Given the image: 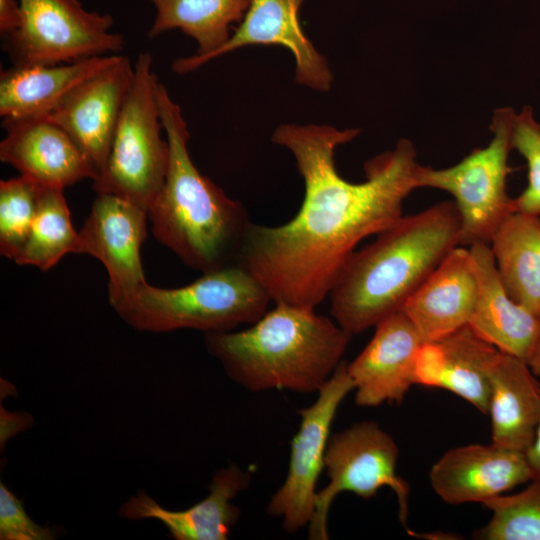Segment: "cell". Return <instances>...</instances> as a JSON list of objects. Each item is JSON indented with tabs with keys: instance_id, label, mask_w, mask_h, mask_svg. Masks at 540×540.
I'll return each instance as SVG.
<instances>
[{
	"instance_id": "cell-1",
	"label": "cell",
	"mask_w": 540,
	"mask_h": 540,
	"mask_svg": "<svg viewBox=\"0 0 540 540\" xmlns=\"http://www.w3.org/2000/svg\"><path fill=\"white\" fill-rule=\"evenodd\" d=\"M359 133L330 125L282 124L272 135L274 143L293 154L304 181V199L295 217L283 225L251 222L236 263L275 303L315 309L329 296L357 245L400 219L404 200L418 188L420 164L407 139L369 159L363 182L341 177L335 152Z\"/></svg>"
},
{
	"instance_id": "cell-2",
	"label": "cell",
	"mask_w": 540,
	"mask_h": 540,
	"mask_svg": "<svg viewBox=\"0 0 540 540\" xmlns=\"http://www.w3.org/2000/svg\"><path fill=\"white\" fill-rule=\"evenodd\" d=\"M460 232L454 201L402 216L346 261L329 294L333 320L353 335L400 311L460 245Z\"/></svg>"
},
{
	"instance_id": "cell-3",
	"label": "cell",
	"mask_w": 540,
	"mask_h": 540,
	"mask_svg": "<svg viewBox=\"0 0 540 540\" xmlns=\"http://www.w3.org/2000/svg\"><path fill=\"white\" fill-rule=\"evenodd\" d=\"M157 101L170 157L165 182L148 210L152 233L194 270L207 273L234 264L251 224L245 207L196 168L181 107L160 82Z\"/></svg>"
},
{
	"instance_id": "cell-4",
	"label": "cell",
	"mask_w": 540,
	"mask_h": 540,
	"mask_svg": "<svg viewBox=\"0 0 540 540\" xmlns=\"http://www.w3.org/2000/svg\"><path fill=\"white\" fill-rule=\"evenodd\" d=\"M275 304L244 330L206 333V347L249 391L318 392L341 364L352 335L315 309Z\"/></svg>"
},
{
	"instance_id": "cell-5",
	"label": "cell",
	"mask_w": 540,
	"mask_h": 540,
	"mask_svg": "<svg viewBox=\"0 0 540 540\" xmlns=\"http://www.w3.org/2000/svg\"><path fill=\"white\" fill-rule=\"evenodd\" d=\"M272 301L262 284L237 263L203 273L179 288L146 283L115 311L133 328L150 332L196 329L232 331L251 325Z\"/></svg>"
},
{
	"instance_id": "cell-6",
	"label": "cell",
	"mask_w": 540,
	"mask_h": 540,
	"mask_svg": "<svg viewBox=\"0 0 540 540\" xmlns=\"http://www.w3.org/2000/svg\"><path fill=\"white\" fill-rule=\"evenodd\" d=\"M150 52H139L104 170L93 180L97 194H113L149 210L166 178L170 147L162 137Z\"/></svg>"
},
{
	"instance_id": "cell-7",
	"label": "cell",
	"mask_w": 540,
	"mask_h": 540,
	"mask_svg": "<svg viewBox=\"0 0 540 540\" xmlns=\"http://www.w3.org/2000/svg\"><path fill=\"white\" fill-rule=\"evenodd\" d=\"M516 112L512 108L494 111L491 142L474 149L457 164L434 169L419 165L417 186L448 192L453 196L461 219L460 245L490 244L502 222L514 210L506 180L511 133Z\"/></svg>"
},
{
	"instance_id": "cell-8",
	"label": "cell",
	"mask_w": 540,
	"mask_h": 540,
	"mask_svg": "<svg viewBox=\"0 0 540 540\" xmlns=\"http://www.w3.org/2000/svg\"><path fill=\"white\" fill-rule=\"evenodd\" d=\"M398 458L393 437L373 421L354 424L330 436L324 458L329 482L316 493L309 539H328V513L338 494L352 492L369 499L385 486L395 493L399 520L405 526L410 489L397 474Z\"/></svg>"
},
{
	"instance_id": "cell-9",
	"label": "cell",
	"mask_w": 540,
	"mask_h": 540,
	"mask_svg": "<svg viewBox=\"0 0 540 540\" xmlns=\"http://www.w3.org/2000/svg\"><path fill=\"white\" fill-rule=\"evenodd\" d=\"M21 24L6 39L13 65H53L118 54L124 36L111 32L110 14L86 10L79 0H18Z\"/></svg>"
},
{
	"instance_id": "cell-10",
	"label": "cell",
	"mask_w": 540,
	"mask_h": 540,
	"mask_svg": "<svg viewBox=\"0 0 540 540\" xmlns=\"http://www.w3.org/2000/svg\"><path fill=\"white\" fill-rule=\"evenodd\" d=\"M342 361L318 391L316 401L299 410L301 418L291 441L287 476L267 505V513L282 518V527L295 533L309 524L316 498V484L324 468L330 430L338 407L354 390Z\"/></svg>"
},
{
	"instance_id": "cell-11",
	"label": "cell",
	"mask_w": 540,
	"mask_h": 540,
	"mask_svg": "<svg viewBox=\"0 0 540 540\" xmlns=\"http://www.w3.org/2000/svg\"><path fill=\"white\" fill-rule=\"evenodd\" d=\"M147 216L146 209L130 200L97 194L79 231L80 254L97 258L108 273L109 302L114 309L147 283L140 254Z\"/></svg>"
},
{
	"instance_id": "cell-12",
	"label": "cell",
	"mask_w": 540,
	"mask_h": 540,
	"mask_svg": "<svg viewBox=\"0 0 540 540\" xmlns=\"http://www.w3.org/2000/svg\"><path fill=\"white\" fill-rule=\"evenodd\" d=\"M134 79L126 56L76 87L49 114L82 150L98 175L104 170L117 123Z\"/></svg>"
},
{
	"instance_id": "cell-13",
	"label": "cell",
	"mask_w": 540,
	"mask_h": 540,
	"mask_svg": "<svg viewBox=\"0 0 540 540\" xmlns=\"http://www.w3.org/2000/svg\"><path fill=\"white\" fill-rule=\"evenodd\" d=\"M425 344L402 310L380 321L369 343L346 364L355 403L360 407L401 403L416 384L417 359Z\"/></svg>"
},
{
	"instance_id": "cell-14",
	"label": "cell",
	"mask_w": 540,
	"mask_h": 540,
	"mask_svg": "<svg viewBox=\"0 0 540 540\" xmlns=\"http://www.w3.org/2000/svg\"><path fill=\"white\" fill-rule=\"evenodd\" d=\"M429 479L445 503L459 505L483 503L529 483L532 475L524 452L490 443L448 450L431 467Z\"/></svg>"
},
{
	"instance_id": "cell-15",
	"label": "cell",
	"mask_w": 540,
	"mask_h": 540,
	"mask_svg": "<svg viewBox=\"0 0 540 540\" xmlns=\"http://www.w3.org/2000/svg\"><path fill=\"white\" fill-rule=\"evenodd\" d=\"M6 135L0 142V160L39 186L62 189L97 172L72 140L46 116L2 124Z\"/></svg>"
},
{
	"instance_id": "cell-16",
	"label": "cell",
	"mask_w": 540,
	"mask_h": 540,
	"mask_svg": "<svg viewBox=\"0 0 540 540\" xmlns=\"http://www.w3.org/2000/svg\"><path fill=\"white\" fill-rule=\"evenodd\" d=\"M303 1L249 0L244 18L207 63L242 47L281 46L294 57L297 84L320 92L330 90L333 75L328 62L307 38L299 21Z\"/></svg>"
},
{
	"instance_id": "cell-17",
	"label": "cell",
	"mask_w": 540,
	"mask_h": 540,
	"mask_svg": "<svg viewBox=\"0 0 540 540\" xmlns=\"http://www.w3.org/2000/svg\"><path fill=\"white\" fill-rule=\"evenodd\" d=\"M478 294L469 249L455 247L423 281L401 309L426 343L437 342L467 326Z\"/></svg>"
},
{
	"instance_id": "cell-18",
	"label": "cell",
	"mask_w": 540,
	"mask_h": 540,
	"mask_svg": "<svg viewBox=\"0 0 540 540\" xmlns=\"http://www.w3.org/2000/svg\"><path fill=\"white\" fill-rule=\"evenodd\" d=\"M469 251L478 294L468 326L501 352L527 362L540 338V319L509 296L489 244H473Z\"/></svg>"
},
{
	"instance_id": "cell-19",
	"label": "cell",
	"mask_w": 540,
	"mask_h": 540,
	"mask_svg": "<svg viewBox=\"0 0 540 540\" xmlns=\"http://www.w3.org/2000/svg\"><path fill=\"white\" fill-rule=\"evenodd\" d=\"M500 352L467 325L422 347L416 365V384L446 389L488 414L490 374Z\"/></svg>"
},
{
	"instance_id": "cell-20",
	"label": "cell",
	"mask_w": 540,
	"mask_h": 540,
	"mask_svg": "<svg viewBox=\"0 0 540 540\" xmlns=\"http://www.w3.org/2000/svg\"><path fill=\"white\" fill-rule=\"evenodd\" d=\"M250 480L248 471L230 465L214 475L208 496L186 510H167L139 491L124 503L121 513L132 520H159L177 540H225L240 515L232 500Z\"/></svg>"
},
{
	"instance_id": "cell-21",
	"label": "cell",
	"mask_w": 540,
	"mask_h": 540,
	"mask_svg": "<svg viewBox=\"0 0 540 540\" xmlns=\"http://www.w3.org/2000/svg\"><path fill=\"white\" fill-rule=\"evenodd\" d=\"M120 54L53 65H12L0 73L2 124L49 114L76 87L114 63Z\"/></svg>"
},
{
	"instance_id": "cell-22",
	"label": "cell",
	"mask_w": 540,
	"mask_h": 540,
	"mask_svg": "<svg viewBox=\"0 0 540 540\" xmlns=\"http://www.w3.org/2000/svg\"><path fill=\"white\" fill-rule=\"evenodd\" d=\"M491 443L526 452L540 417V383L528 363L500 352L490 374Z\"/></svg>"
},
{
	"instance_id": "cell-23",
	"label": "cell",
	"mask_w": 540,
	"mask_h": 540,
	"mask_svg": "<svg viewBox=\"0 0 540 540\" xmlns=\"http://www.w3.org/2000/svg\"><path fill=\"white\" fill-rule=\"evenodd\" d=\"M148 1L155 8L149 38L178 29L197 43L194 54L172 62L171 69L177 74L205 65L209 56L229 40L231 27L242 21L249 6V0Z\"/></svg>"
},
{
	"instance_id": "cell-24",
	"label": "cell",
	"mask_w": 540,
	"mask_h": 540,
	"mask_svg": "<svg viewBox=\"0 0 540 540\" xmlns=\"http://www.w3.org/2000/svg\"><path fill=\"white\" fill-rule=\"evenodd\" d=\"M489 245L509 296L540 319V217L514 211Z\"/></svg>"
},
{
	"instance_id": "cell-25",
	"label": "cell",
	"mask_w": 540,
	"mask_h": 540,
	"mask_svg": "<svg viewBox=\"0 0 540 540\" xmlns=\"http://www.w3.org/2000/svg\"><path fill=\"white\" fill-rule=\"evenodd\" d=\"M68 253L80 254V237L72 226L63 190L39 186L36 215L27 242L14 262L47 271Z\"/></svg>"
},
{
	"instance_id": "cell-26",
	"label": "cell",
	"mask_w": 540,
	"mask_h": 540,
	"mask_svg": "<svg viewBox=\"0 0 540 540\" xmlns=\"http://www.w3.org/2000/svg\"><path fill=\"white\" fill-rule=\"evenodd\" d=\"M490 521L475 532L483 540H540V482L530 481L518 493L497 495L482 503Z\"/></svg>"
},
{
	"instance_id": "cell-27",
	"label": "cell",
	"mask_w": 540,
	"mask_h": 540,
	"mask_svg": "<svg viewBox=\"0 0 540 540\" xmlns=\"http://www.w3.org/2000/svg\"><path fill=\"white\" fill-rule=\"evenodd\" d=\"M39 185L22 175L0 182V253L15 261L22 252L38 206Z\"/></svg>"
},
{
	"instance_id": "cell-28",
	"label": "cell",
	"mask_w": 540,
	"mask_h": 540,
	"mask_svg": "<svg viewBox=\"0 0 540 540\" xmlns=\"http://www.w3.org/2000/svg\"><path fill=\"white\" fill-rule=\"evenodd\" d=\"M511 147L525 158L528 166V185L513 198L514 210L540 217V124L530 106H524L515 115Z\"/></svg>"
},
{
	"instance_id": "cell-29",
	"label": "cell",
	"mask_w": 540,
	"mask_h": 540,
	"mask_svg": "<svg viewBox=\"0 0 540 540\" xmlns=\"http://www.w3.org/2000/svg\"><path fill=\"white\" fill-rule=\"evenodd\" d=\"M55 534L49 527L36 524L25 511L22 502L0 483V539L52 540Z\"/></svg>"
},
{
	"instance_id": "cell-30",
	"label": "cell",
	"mask_w": 540,
	"mask_h": 540,
	"mask_svg": "<svg viewBox=\"0 0 540 540\" xmlns=\"http://www.w3.org/2000/svg\"><path fill=\"white\" fill-rule=\"evenodd\" d=\"M21 6L18 0H0V34L7 38L21 24Z\"/></svg>"
},
{
	"instance_id": "cell-31",
	"label": "cell",
	"mask_w": 540,
	"mask_h": 540,
	"mask_svg": "<svg viewBox=\"0 0 540 540\" xmlns=\"http://www.w3.org/2000/svg\"><path fill=\"white\" fill-rule=\"evenodd\" d=\"M28 416L12 414L1 408V447L15 433L28 426Z\"/></svg>"
},
{
	"instance_id": "cell-32",
	"label": "cell",
	"mask_w": 540,
	"mask_h": 540,
	"mask_svg": "<svg viewBox=\"0 0 540 540\" xmlns=\"http://www.w3.org/2000/svg\"><path fill=\"white\" fill-rule=\"evenodd\" d=\"M525 456L532 475L531 481L540 482V417L534 440L525 452Z\"/></svg>"
},
{
	"instance_id": "cell-33",
	"label": "cell",
	"mask_w": 540,
	"mask_h": 540,
	"mask_svg": "<svg viewBox=\"0 0 540 540\" xmlns=\"http://www.w3.org/2000/svg\"><path fill=\"white\" fill-rule=\"evenodd\" d=\"M529 367L537 378H540V338L527 361Z\"/></svg>"
}]
</instances>
